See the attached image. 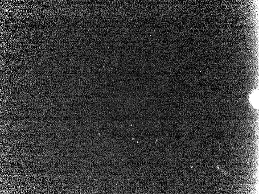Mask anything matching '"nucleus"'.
<instances>
[{
	"label": "nucleus",
	"mask_w": 259,
	"mask_h": 194,
	"mask_svg": "<svg viewBox=\"0 0 259 194\" xmlns=\"http://www.w3.org/2000/svg\"><path fill=\"white\" fill-rule=\"evenodd\" d=\"M250 101L254 107H257L258 104V93L257 90L254 91L250 95Z\"/></svg>",
	"instance_id": "f257e3e1"
}]
</instances>
